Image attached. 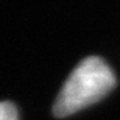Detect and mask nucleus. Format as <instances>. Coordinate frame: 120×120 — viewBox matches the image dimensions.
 I'll return each mask as SVG.
<instances>
[{
	"label": "nucleus",
	"mask_w": 120,
	"mask_h": 120,
	"mask_svg": "<svg viewBox=\"0 0 120 120\" xmlns=\"http://www.w3.org/2000/svg\"><path fill=\"white\" fill-rule=\"evenodd\" d=\"M116 86V76L98 56H89L75 67L53 105L56 117H67L101 100Z\"/></svg>",
	"instance_id": "obj_1"
},
{
	"label": "nucleus",
	"mask_w": 120,
	"mask_h": 120,
	"mask_svg": "<svg viewBox=\"0 0 120 120\" xmlns=\"http://www.w3.org/2000/svg\"><path fill=\"white\" fill-rule=\"evenodd\" d=\"M0 120H17V109L13 103L9 101L0 103Z\"/></svg>",
	"instance_id": "obj_2"
}]
</instances>
